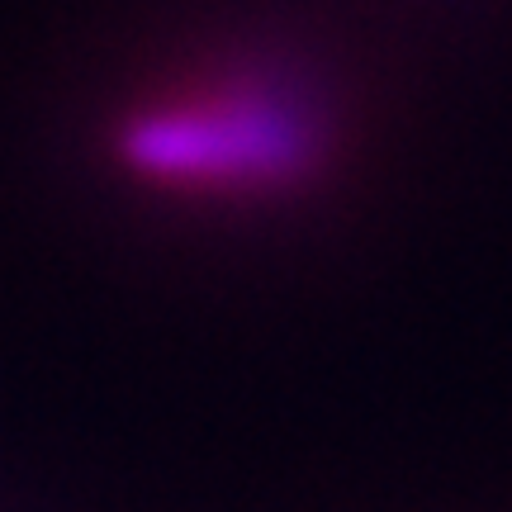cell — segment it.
Segmentation results:
<instances>
[{"mask_svg": "<svg viewBox=\"0 0 512 512\" xmlns=\"http://www.w3.org/2000/svg\"><path fill=\"white\" fill-rule=\"evenodd\" d=\"M119 157L162 190L266 195L309 181L323 162V124L290 86L238 72L138 110Z\"/></svg>", "mask_w": 512, "mask_h": 512, "instance_id": "obj_1", "label": "cell"}]
</instances>
